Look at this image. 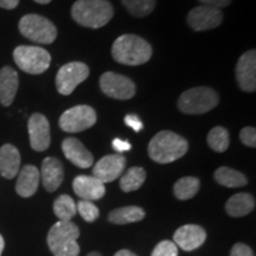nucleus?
<instances>
[{
    "mask_svg": "<svg viewBox=\"0 0 256 256\" xmlns=\"http://www.w3.org/2000/svg\"><path fill=\"white\" fill-rule=\"evenodd\" d=\"M145 215V211L139 206H124L110 212L108 220L112 223L122 226V224H130L142 220Z\"/></svg>",
    "mask_w": 256,
    "mask_h": 256,
    "instance_id": "24",
    "label": "nucleus"
},
{
    "mask_svg": "<svg viewBox=\"0 0 256 256\" xmlns=\"http://www.w3.org/2000/svg\"><path fill=\"white\" fill-rule=\"evenodd\" d=\"M126 168V158L124 156L110 154L101 158L92 168V176L102 183H110L122 174Z\"/></svg>",
    "mask_w": 256,
    "mask_h": 256,
    "instance_id": "13",
    "label": "nucleus"
},
{
    "mask_svg": "<svg viewBox=\"0 0 256 256\" xmlns=\"http://www.w3.org/2000/svg\"><path fill=\"white\" fill-rule=\"evenodd\" d=\"M54 212L60 220H66V222L72 220L78 212L75 202L68 194H62L54 203Z\"/></svg>",
    "mask_w": 256,
    "mask_h": 256,
    "instance_id": "28",
    "label": "nucleus"
},
{
    "mask_svg": "<svg viewBox=\"0 0 256 256\" xmlns=\"http://www.w3.org/2000/svg\"><path fill=\"white\" fill-rule=\"evenodd\" d=\"M240 139L243 145L248 147L256 146V130L254 127H244L240 132Z\"/></svg>",
    "mask_w": 256,
    "mask_h": 256,
    "instance_id": "32",
    "label": "nucleus"
},
{
    "mask_svg": "<svg viewBox=\"0 0 256 256\" xmlns=\"http://www.w3.org/2000/svg\"><path fill=\"white\" fill-rule=\"evenodd\" d=\"M4 247H5L4 238H2V236L0 235V256H2V250H4Z\"/></svg>",
    "mask_w": 256,
    "mask_h": 256,
    "instance_id": "39",
    "label": "nucleus"
},
{
    "mask_svg": "<svg viewBox=\"0 0 256 256\" xmlns=\"http://www.w3.org/2000/svg\"><path fill=\"white\" fill-rule=\"evenodd\" d=\"M14 58L19 69L31 75L46 72L51 63L50 54L40 46H22L16 48Z\"/></svg>",
    "mask_w": 256,
    "mask_h": 256,
    "instance_id": "7",
    "label": "nucleus"
},
{
    "mask_svg": "<svg viewBox=\"0 0 256 256\" xmlns=\"http://www.w3.org/2000/svg\"><path fill=\"white\" fill-rule=\"evenodd\" d=\"M40 174L46 191H56L60 186L64 178L62 162L54 156H48L42 162V171Z\"/></svg>",
    "mask_w": 256,
    "mask_h": 256,
    "instance_id": "18",
    "label": "nucleus"
},
{
    "mask_svg": "<svg viewBox=\"0 0 256 256\" xmlns=\"http://www.w3.org/2000/svg\"><path fill=\"white\" fill-rule=\"evenodd\" d=\"M151 256H178V247L172 241H162L153 249Z\"/></svg>",
    "mask_w": 256,
    "mask_h": 256,
    "instance_id": "31",
    "label": "nucleus"
},
{
    "mask_svg": "<svg viewBox=\"0 0 256 256\" xmlns=\"http://www.w3.org/2000/svg\"><path fill=\"white\" fill-rule=\"evenodd\" d=\"M87 256H101V254L98 252H90V254H88Z\"/></svg>",
    "mask_w": 256,
    "mask_h": 256,
    "instance_id": "41",
    "label": "nucleus"
},
{
    "mask_svg": "<svg viewBox=\"0 0 256 256\" xmlns=\"http://www.w3.org/2000/svg\"><path fill=\"white\" fill-rule=\"evenodd\" d=\"M236 80L242 90L252 92L256 89V51L249 50L240 57L236 66Z\"/></svg>",
    "mask_w": 256,
    "mask_h": 256,
    "instance_id": "14",
    "label": "nucleus"
},
{
    "mask_svg": "<svg viewBox=\"0 0 256 256\" xmlns=\"http://www.w3.org/2000/svg\"><path fill=\"white\" fill-rule=\"evenodd\" d=\"M152 46L136 34H122L112 46V55L118 63L124 66H142L152 57Z\"/></svg>",
    "mask_w": 256,
    "mask_h": 256,
    "instance_id": "2",
    "label": "nucleus"
},
{
    "mask_svg": "<svg viewBox=\"0 0 256 256\" xmlns=\"http://www.w3.org/2000/svg\"><path fill=\"white\" fill-rule=\"evenodd\" d=\"M30 145L34 151L43 152L49 148L51 142L50 124L43 114H32L28 122Z\"/></svg>",
    "mask_w": 256,
    "mask_h": 256,
    "instance_id": "12",
    "label": "nucleus"
},
{
    "mask_svg": "<svg viewBox=\"0 0 256 256\" xmlns=\"http://www.w3.org/2000/svg\"><path fill=\"white\" fill-rule=\"evenodd\" d=\"M114 256H136V255L130 250H127V249H121V250L118 252Z\"/></svg>",
    "mask_w": 256,
    "mask_h": 256,
    "instance_id": "38",
    "label": "nucleus"
},
{
    "mask_svg": "<svg viewBox=\"0 0 256 256\" xmlns=\"http://www.w3.org/2000/svg\"><path fill=\"white\" fill-rule=\"evenodd\" d=\"M202 5L206 6H210V8H226V6L230 5L232 0H198Z\"/></svg>",
    "mask_w": 256,
    "mask_h": 256,
    "instance_id": "35",
    "label": "nucleus"
},
{
    "mask_svg": "<svg viewBox=\"0 0 256 256\" xmlns=\"http://www.w3.org/2000/svg\"><path fill=\"white\" fill-rule=\"evenodd\" d=\"M62 151L66 158L78 168H88L94 162V156L92 153L76 138H66L62 142Z\"/></svg>",
    "mask_w": 256,
    "mask_h": 256,
    "instance_id": "17",
    "label": "nucleus"
},
{
    "mask_svg": "<svg viewBox=\"0 0 256 256\" xmlns=\"http://www.w3.org/2000/svg\"><path fill=\"white\" fill-rule=\"evenodd\" d=\"M112 146L118 153H122L126 151H130V144L128 142H124L122 139H114L113 142H112Z\"/></svg>",
    "mask_w": 256,
    "mask_h": 256,
    "instance_id": "36",
    "label": "nucleus"
},
{
    "mask_svg": "<svg viewBox=\"0 0 256 256\" xmlns=\"http://www.w3.org/2000/svg\"><path fill=\"white\" fill-rule=\"evenodd\" d=\"M200 182L196 177L180 178L174 186V194L176 198L180 200H188L194 198L200 191Z\"/></svg>",
    "mask_w": 256,
    "mask_h": 256,
    "instance_id": "26",
    "label": "nucleus"
},
{
    "mask_svg": "<svg viewBox=\"0 0 256 256\" xmlns=\"http://www.w3.org/2000/svg\"><path fill=\"white\" fill-rule=\"evenodd\" d=\"M76 210L86 222H94L100 215L98 206L89 200H80L76 206Z\"/></svg>",
    "mask_w": 256,
    "mask_h": 256,
    "instance_id": "30",
    "label": "nucleus"
},
{
    "mask_svg": "<svg viewBox=\"0 0 256 256\" xmlns=\"http://www.w3.org/2000/svg\"><path fill=\"white\" fill-rule=\"evenodd\" d=\"M19 0H0V8L5 10H14L18 6Z\"/></svg>",
    "mask_w": 256,
    "mask_h": 256,
    "instance_id": "37",
    "label": "nucleus"
},
{
    "mask_svg": "<svg viewBox=\"0 0 256 256\" xmlns=\"http://www.w3.org/2000/svg\"><path fill=\"white\" fill-rule=\"evenodd\" d=\"M220 96L209 87H196L185 90L178 98V108L184 114H204L218 104Z\"/></svg>",
    "mask_w": 256,
    "mask_h": 256,
    "instance_id": "5",
    "label": "nucleus"
},
{
    "mask_svg": "<svg viewBox=\"0 0 256 256\" xmlns=\"http://www.w3.org/2000/svg\"><path fill=\"white\" fill-rule=\"evenodd\" d=\"M78 226L72 220H58L51 226L48 235V246L55 256H78Z\"/></svg>",
    "mask_w": 256,
    "mask_h": 256,
    "instance_id": "4",
    "label": "nucleus"
},
{
    "mask_svg": "<svg viewBox=\"0 0 256 256\" xmlns=\"http://www.w3.org/2000/svg\"><path fill=\"white\" fill-rule=\"evenodd\" d=\"M122 5L134 17H146L156 8V0H121Z\"/></svg>",
    "mask_w": 256,
    "mask_h": 256,
    "instance_id": "29",
    "label": "nucleus"
},
{
    "mask_svg": "<svg viewBox=\"0 0 256 256\" xmlns=\"http://www.w3.org/2000/svg\"><path fill=\"white\" fill-rule=\"evenodd\" d=\"M188 142L179 134L171 130L156 133L148 145V156L159 164H170L186 154Z\"/></svg>",
    "mask_w": 256,
    "mask_h": 256,
    "instance_id": "1",
    "label": "nucleus"
},
{
    "mask_svg": "<svg viewBox=\"0 0 256 256\" xmlns=\"http://www.w3.org/2000/svg\"><path fill=\"white\" fill-rule=\"evenodd\" d=\"M124 124H126L128 127H130L132 130H136V132H140L144 127V124L142 122V120L134 114L126 115V116H124Z\"/></svg>",
    "mask_w": 256,
    "mask_h": 256,
    "instance_id": "34",
    "label": "nucleus"
},
{
    "mask_svg": "<svg viewBox=\"0 0 256 256\" xmlns=\"http://www.w3.org/2000/svg\"><path fill=\"white\" fill-rule=\"evenodd\" d=\"M19 86L18 74L11 66L0 69V104L8 107L14 102Z\"/></svg>",
    "mask_w": 256,
    "mask_h": 256,
    "instance_id": "20",
    "label": "nucleus"
},
{
    "mask_svg": "<svg viewBox=\"0 0 256 256\" xmlns=\"http://www.w3.org/2000/svg\"><path fill=\"white\" fill-rule=\"evenodd\" d=\"M19 31L34 43L51 44L57 37V28L49 19L40 14H26L19 20Z\"/></svg>",
    "mask_w": 256,
    "mask_h": 256,
    "instance_id": "6",
    "label": "nucleus"
},
{
    "mask_svg": "<svg viewBox=\"0 0 256 256\" xmlns=\"http://www.w3.org/2000/svg\"><path fill=\"white\" fill-rule=\"evenodd\" d=\"M214 178L220 185L226 188H242L248 183L244 174L228 168V166H222V168H217Z\"/></svg>",
    "mask_w": 256,
    "mask_h": 256,
    "instance_id": "23",
    "label": "nucleus"
},
{
    "mask_svg": "<svg viewBox=\"0 0 256 256\" xmlns=\"http://www.w3.org/2000/svg\"><path fill=\"white\" fill-rule=\"evenodd\" d=\"M174 244L183 250L191 252L200 248L206 240V232L197 224H186L176 230Z\"/></svg>",
    "mask_w": 256,
    "mask_h": 256,
    "instance_id": "15",
    "label": "nucleus"
},
{
    "mask_svg": "<svg viewBox=\"0 0 256 256\" xmlns=\"http://www.w3.org/2000/svg\"><path fill=\"white\" fill-rule=\"evenodd\" d=\"M100 87L106 95L116 100H130L136 92L132 80L112 72H104L101 76Z\"/></svg>",
    "mask_w": 256,
    "mask_h": 256,
    "instance_id": "10",
    "label": "nucleus"
},
{
    "mask_svg": "<svg viewBox=\"0 0 256 256\" xmlns=\"http://www.w3.org/2000/svg\"><path fill=\"white\" fill-rule=\"evenodd\" d=\"M114 16L113 5L108 0H78L72 8L76 23L90 28H100Z\"/></svg>",
    "mask_w": 256,
    "mask_h": 256,
    "instance_id": "3",
    "label": "nucleus"
},
{
    "mask_svg": "<svg viewBox=\"0 0 256 256\" xmlns=\"http://www.w3.org/2000/svg\"><path fill=\"white\" fill-rule=\"evenodd\" d=\"M88 76L89 68L84 63L70 62L64 64L56 75L57 90L62 95H70Z\"/></svg>",
    "mask_w": 256,
    "mask_h": 256,
    "instance_id": "9",
    "label": "nucleus"
},
{
    "mask_svg": "<svg viewBox=\"0 0 256 256\" xmlns=\"http://www.w3.org/2000/svg\"><path fill=\"white\" fill-rule=\"evenodd\" d=\"M20 170V154L11 144H6L0 148V174L6 179H12Z\"/></svg>",
    "mask_w": 256,
    "mask_h": 256,
    "instance_id": "21",
    "label": "nucleus"
},
{
    "mask_svg": "<svg viewBox=\"0 0 256 256\" xmlns=\"http://www.w3.org/2000/svg\"><path fill=\"white\" fill-rule=\"evenodd\" d=\"M96 112L86 104L69 108L60 115V127L64 132L78 133L88 130L96 122Z\"/></svg>",
    "mask_w": 256,
    "mask_h": 256,
    "instance_id": "8",
    "label": "nucleus"
},
{
    "mask_svg": "<svg viewBox=\"0 0 256 256\" xmlns=\"http://www.w3.org/2000/svg\"><path fill=\"white\" fill-rule=\"evenodd\" d=\"M208 144H209L210 148L215 152H226L230 145L228 130L220 126L214 127L208 134Z\"/></svg>",
    "mask_w": 256,
    "mask_h": 256,
    "instance_id": "27",
    "label": "nucleus"
},
{
    "mask_svg": "<svg viewBox=\"0 0 256 256\" xmlns=\"http://www.w3.org/2000/svg\"><path fill=\"white\" fill-rule=\"evenodd\" d=\"M40 174L38 168L34 165H25L19 171V176L16 184V191L19 196L28 198L36 194L40 185Z\"/></svg>",
    "mask_w": 256,
    "mask_h": 256,
    "instance_id": "19",
    "label": "nucleus"
},
{
    "mask_svg": "<svg viewBox=\"0 0 256 256\" xmlns=\"http://www.w3.org/2000/svg\"><path fill=\"white\" fill-rule=\"evenodd\" d=\"M186 22L194 31L212 30L218 28L223 22V12L220 8L200 5L188 12Z\"/></svg>",
    "mask_w": 256,
    "mask_h": 256,
    "instance_id": "11",
    "label": "nucleus"
},
{
    "mask_svg": "<svg viewBox=\"0 0 256 256\" xmlns=\"http://www.w3.org/2000/svg\"><path fill=\"white\" fill-rule=\"evenodd\" d=\"M34 2H38V4H42V5H46V4H49L51 0H34Z\"/></svg>",
    "mask_w": 256,
    "mask_h": 256,
    "instance_id": "40",
    "label": "nucleus"
},
{
    "mask_svg": "<svg viewBox=\"0 0 256 256\" xmlns=\"http://www.w3.org/2000/svg\"><path fill=\"white\" fill-rule=\"evenodd\" d=\"M230 256H255V255L249 246L244 244V243H236V244L232 247V252H230Z\"/></svg>",
    "mask_w": 256,
    "mask_h": 256,
    "instance_id": "33",
    "label": "nucleus"
},
{
    "mask_svg": "<svg viewBox=\"0 0 256 256\" xmlns=\"http://www.w3.org/2000/svg\"><path fill=\"white\" fill-rule=\"evenodd\" d=\"M146 179V172L142 168L134 166L128 168L120 179V188L124 192H132L142 186Z\"/></svg>",
    "mask_w": 256,
    "mask_h": 256,
    "instance_id": "25",
    "label": "nucleus"
},
{
    "mask_svg": "<svg viewBox=\"0 0 256 256\" xmlns=\"http://www.w3.org/2000/svg\"><path fill=\"white\" fill-rule=\"evenodd\" d=\"M72 188L82 200H101L106 194L104 184L94 176H78L74 179Z\"/></svg>",
    "mask_w": 256,
    "mask_h": 256,
    "instance_id": "16",
    "label": "nucleus"
},
{
    "mask_svg": "<svg viewBox=\"0 0 256 256\" xmlns=\"http://www.w3.org/2000/svg\"><path fill=\"white\" fill-rule=\"evenodd\" d=\"M255 209V198L247 192L236 194L226 204V211L232 217H243Z\"/></svg>",
    "mask_w": 256,
    "mask_h": 256,
    "instance_id": "22",
    "label": "nucleus"
}]
</instances>
